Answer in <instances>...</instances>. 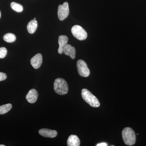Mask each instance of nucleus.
<instances>
[{"mask_svg":"<svg viewBox=\"0 0 146 146\" xmlns=\"http://www.w3.org/2000/svg\"><path fill=\"white\" fill-rule=\"evenodd\" d=\"M63 53L66 55L70 56L72 59H74L76 56V49L74 47L67 44L64 47Z\"/></svg>","mask_w":146,"mask_h":146,"instance_id":"obj_11","label":"nucleus"},{"mask_svg":"<svg viewBox=\"0 0 146 146\" xmlns=\"http://www.w3.org/2000/svg\"><path fill=\"white\" fill-rule=\"evenodd\" d=\"M11 7L13 10L17 12H22L23 10V6L15 2H12L11 3Z\"/></svg>","mask_w":146,"mask_h":146,"instance_id":"obj_16","label":"nucleus"},{"mask_svg":"<svg viewBox=\"0 0 146 146\" xmlns=\"http://www.w3.org/2000/svg\"><path fill=\"white\" fill-rule=\"evenodd\" d=\"M77 68L79 74L81 76L87 77L90 75V72L85 61L79 60L77 62Z\"/></svg>","mask_w":146,"mask_h":146,"instance_id":"obj_5","label":"nucleus"},{"mask_svg":"<svg viewBox=\"0 0 146 146\" xmlns=\"http://www.w3.org/2000/svg\"><path fill=\"white\" fill-rule=\"evenodd\" d=\"M36 18H34V20H36Z\"/></svg>","mask_w":146,"mask_h":146,"instance_id":"obj_22","label":"nucleus"},{"mask_svg":"<svg viewBox=\"0 0 146 146\" xmlns=\"http://www.w3.org/2000/svg\"><path fill=\"white\" fill-rule=\"evenodd\" d=\"M42 61V55L40 53L34 56L31 60V64L33 68L35 69H37L41 67Z\"/></svg>","mask_w":146,"mask_h":146,"instance_id":"obj_7","label":"nucleus"},{"mask_svg":"<svg viewBox=\"0 0 146 146\" xmlns=\"http://www.w3.org/2000/svg\"><path fill=\"white\" fill-rule=\"evenodd\" d=\"M72 34L77 39L79 40H85L87 37L86 32L81 26L78 25L74 26L71 29Z\"/></svg>","mask_w":146,"mask_h":146,"instance_id":"obj_4","label":"nucleus"},{"mask_svg":"<svg viewBox=\"0 0 146 146\" xmlns=\"http://www.w3.org/2000/svg\"><path fill=\"white\" fill-rule=\"evenodd\" d=\"M7 49L5 47L0 48V58H4L7 54Z\"/></svg>","mask_w":146,"mask_h":146,"instance_id":"obj_17","label":"nucleus"},{"mask_svg":"<svg viewBox=\"0 0 146 146\" xmlns=\"http://www.w3.org/2000/svg\"><path fill=\"white\" fill-rule=\"evenodd\" d=\"M68 36L65 35H60L58 37V42L59 44L58 52L59 54L63 53V50L64 47L68 44Z\"/></svg>","mask_w":146,"mask_h":146,"instance_id":"obj_10","label":"nucleus"},{"mask_svg":"<svg viewBox=\"0 0 146 146\" xmlns=\"http://www.w3.org/2000/svg\"><path fill=\"white\" fill-rule=\"evenodd\" d=\"M1 11H0V18H1Z\"/></svg>","mask_w":146,"mask_h":146,"instance_id":"obj_21","label":"nucleus"},{"mask_svg":"<svg viewBox=\"0 0 146 146\" xmlns=\"http://www.w3.org/2000/svg\"><path fill=\"white\" fill-rule=\"evenodd\" d=\"M16 36L13 33H7L3 36V39L4 41L8 43H13L16 41Z\"/></svg>","mask_w":146,"mask_h":146,"instance_id":"obj_14","label":"nucleus"},{"mask_svg":"<svg viewBox=\"0 0 146 146\" xmlns=\"http://www.w3.org/2000/svg\"><path fill=\"white\" fill-rule=\"evenodd\" d=\"M37 22L36 20H31L27 26V29L29 33L33 34L36 31L37 27Z\"/></svg>","mask_w":146,"mask_h":146,"instance_id":"obj_13","label":"nucleus"},{"mask_svg":"<svg viewBox=\"0 0 146 146\" xmlns=\"http://www.w3.org/2000/svg\"><path fill=\"white\" fill-rule=\"evenodd\" d=\"M55 92L60 95H65L68 92V86L67 82L63 78H58L54 84Z\"/></svg>","mask_w":146,"mask_h":146,"instance_id":"obj_3","label":"nucleus"},{"mask_svg":"<svg viewBox=\"0 0 146 146\" xmlns=\"http://www.w3.org/2000/svg\"><path fill=\"white\" fill-rule=\"evenodd\" d=\"M122 136L123 141L127 145L132 146L136 143V134L131 128H125L122 132Z\"/></svg>","mask_w":146,"mask_h":146,"instance_id":"obj_2","label":"nucleus"},{"mask_svg":"<svg viewBox=\"0 0 146 146\" xmlns=\"http://www.w3.org/2000/svg\"><path fill=\"white\" fill-rule=\"evenodd\" d=\"M38 97V93L35 89H31L29 91L26 98L27 101L30 103L33 104L37 100Z\"/></svg>","mask_w":146,"mask_h":146,"instance_id":"obj_9","label":"nucleus"},{"mask_svg":"<svg viewBox=\"0 0 146 146\" xmlns=\"http://www.w3.org/2000/svg\"><path fill=\"white\" fill-rule=\"evenodd\" d=\"M81 95L83 99L92 107H100V104L98 98L88 89H83L81 91Z\"/></svg>","mask_w":146,"mask_h":146,"instance_id":"obj_1","label":"nucleus"},{"mask_svg":"<svg viewBox=\"0 0 146 146\" xmlns=\"http://www.w3.org/2000/svg\"><path fill=\"white\" fill-rule=\"evenodd\" d=\"M70 13L69 4L66 2L63 5H60L58 9V16L60 21H63L68 17Z\"/></svg>","mask_w":146,"mask_h":146,"instance_id":"obj_6","label":"nucleus"},{"mask_svg":"<svg viewBox=\"0 0 146 146\" xmlns=\"http://www.w3.org/2000/svg\"><path fill=\"white\" fill-rule=\"evenodd\" d=\"M12 106L11 104L3 105L0 106V115H3L8 112L12 108Z\"/></svg>","mask_w":146,"mask_h":146,"instance_id":"obj_15","label":"nucleus"},{"mask_svg":"<svg viewBox=\"0 0 146 146\" xmlns=\"http://www.w3.org/2000/svg\"><path fill=\"white\" fill-rule=\"evenodd\" d=\"M39 133L41 136L46 138H54L57 135V132L56 131L46 128L40 129L39 131Z\"/></svg>","mask_w":146,"mask_h":146,"instance_id":"obj_8","label":"nucleus"},{"mask_svg":"<svg viewBox=\"0 0 146 146\" xmlns=\"http://www.w3.org/2000/svg\"><path fill=\"white\" fill-rule=\"evenodd\" d=\"M7 78V76L5 73L0 72V81H3Z\"/></svg>","mask_w":146,"mask_h":146,"instance_id":"obj_18","label":"nucleus"},{"mask_svg":"<svg viewBox=\"0 0 146 146\" xmlns=\"http://www.w3.org/2000/svg\"><path fill=\"white\" fill-rule=\"evenodd\" d=\"M97 146H107L108 145L106 143H101L98 144L96 145Z\"/></svg>","mask_w":146,"mask_h":146,"instance_id":"obj_19","label":"nucleus"},{"mask_svg":"<svg viewBox=\"0 0 146 146\" xmlns=\"http://www.w3.org/2000/svg\"><path fill=\"white\" fill-rule=\"evenodd\" d=\"M0 146H5V145H0Z\"/></svg>","mask_w":146,"mask_h":146,"instance_id":"obj_20","label":"nucleus"},{"mask_svg":"<svg viewBox=\"0 0 146 146\" xmlns=\"http://www.w3.org/2000/svg\"><path fill=\"white\" fill-rule=\"evenodd\" d=\"M80 141L77 136L72 135L69 136L67 141L68 146H79L80 145Z\"/></svg>","mask_w":146,"mask_h":146,"instance_id":"obj_12","label":"nucleus"}]
</instances>
